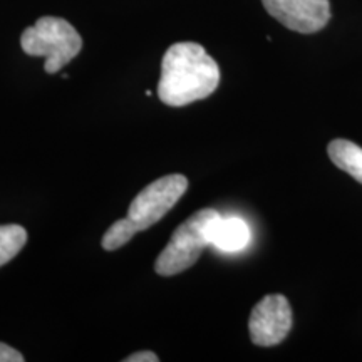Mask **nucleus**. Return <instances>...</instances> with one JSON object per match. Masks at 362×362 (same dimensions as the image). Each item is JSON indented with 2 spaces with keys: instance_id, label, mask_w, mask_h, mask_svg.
Returning <instances> with one entry per match:
<instances>
[{
  "instance_id": "nucleus-1",
  "label": "nucleus",
  "mask_w": 362,
  "mask_h": 362,
  "mask_svg": "<svg viewBox=\"0 0 362 362\" xmlns=\"http://www.w3.org/2000/svg\"><path fill=\"white\" fill-rule=\"evenodd\" d=\"M218 84L220 67L203 45L176 42L163 56L158 98L166 106L181 107L202 101L211 96Z\"/></svg>"
},
{
  "instance_id": "nucleus-2",
  "label": "nucleus",
  "mask_w": 362,
  "mask_h": 362,
  "mask_svg": "<svg viewBox=\"0 0 362 362\" xmlns=\"http://www.w3.org/2000/svg\"><path fill=\"white\" fill-rule=\"evenodd\" d=\"M21 45L27 56L45 57V72L56 74L81 52L83 39L66 19L45 16L22 33Z\"/></svg>"
},
{
  "instance_id": "nucleus-3",
  "label": "nucleus",
  "mask_w": 362,
  "mask_h": 362,
  "mask_svg": "<svg viewBox=\"0 0 362 362\" xmlns=\"http://www.w3.org/2000/svg\"><path fill=\"white\" fill-rule=\"evenodd\" d=\"M218 211L205 208L193 214L175 230L168 245L163 248L155 262V272L161 277H173L197 264L206 247H210V232Z\"/></svg>"
},
{
  "instance_id": "nucleus-4",
  "label": "nucleus",
  "mask_w": 362,
  "mask_h": 362,
  "mask_svg": "<svg viewBox=\"0 0 362 362\" xmlns=\"http://www.w3.org/2000/svg\"><path fill=\"white\" fill-rule=\"evenodd\" d=\"M188 180L183 175H166L158 178L136 194L128 208V218L139 232L156 225L187 193Z\"/></svg>"
},
{
  "instance_id": "nucleus-5",
  "label": "nucleus",
  "mask_w": 362,
  "mask_h": 362,
  "mask_svg": "<svg viewBox=\"0 0 362 362\" xmlns=\"http://www.w3.org/2000/svg\"><path fill=\"white\" fill-rule=\"evenodd\" d=\"M292 329V309L288 300L280 293H272L262 298L253 307L248 330L255 346H277L288 336Z\"/></svg>"
},
{
  "instance_id": "nucleus-6",
  "label": "nucleus",
  "mask_w": 362,
  "mask_h": 362,
  "mask_svg": "<svg viewBox=\"0 0 362 362\" xmlns=\"http://www.w3.org/2000/svg\"><path fill=\"white\" fill-rule=\"evenodd\" d=\"M274 19L298 34L319 33L330 19L329 0H262Z\"/></svg>"
},
{
  "instance_id": "nucleus-7",
  "label": "nucleus",
  "mask_w": 362,
  "mask_h": 362,
  "mask_svg": "<svg viewBox=\"0 0 362 362\" xmlns=\"http://www.w3.org/2000/svg\"><path fill=\"white\" fill-rule=\"evenodd\" d=\"M252 230L245 220L238 216H218L210 232V243L225 253L242 252L250 245Z\"/></svg>"
},
{
  "instance_id": "nucleus-8",
  "label": "nucleus",
  "mask_w": 362,
  "mask_h": 362,
  "mask_svg": "<svg viewBox=\"0 0 362 362\" xmlns=\"http://www.w3.org/2000/svg\"><path fill=\"white\" fill-rule=\"evenodd\" d=\"M329 158L339 170L362 183V148L349 139H334L327 148Z\"/></svg>"
},
{
  "instance_id": "nucleus-9",
  "label": "nucleus",
  "mask_w": 362,
  "mask_h": 362,
  "mask_svg": "<svg viewBox=\"0 0 362 362\" xmlns=\"http://www.w3.org/2000/svg\"><path fill=\"white\" fill-rule=\"evenodd\" d=\"M27 242V230L21 225L0 226V267L19 255Z\"/></svg>"
},
{
  "instance_id": "nucleus-10",
  "label": "nucleus",
  "mask_w": 362,
  "mask_h": 362,
  "mask_svg": "<svg viewBox=\"0 0 362 362\" xmlns=\"http://www.w3.org/2000/svg\"><path fill=\"white\" fill-rule=\"evenodd\" d=\"M138 232L139 230L136 228V225L128 218V216H126V218L116 220L115 223L106 230V233L103 235L101 245L104 250L115 252L117 248L124 247L126 243L131 242Z\"/></svg>"
},
{
  "instance_id": "nucleus-11",
  "label": "nucleus",
  "mask_w": 362,
  "mask_h": 362,
  "mask_svg": "<svg viewBox=\"0 0 362 362\" xmlns=\"http://www.w3.org/2000/svg\"><path fill=\"white\" fill-rule=\"evenodd\" d=\"M24 356L13 347L7 346V344L0 342V362H24Z\"/></svg>"
},
{
  "instance_id": "nucleus-12",
  "label": "nucleus",
  "mask_w": 362,
  "mask_h": 362,
  "mask_svg": "<svg viewBox=\"0 0 362 362\" xmlns=\"http://www.w3.org/2000/svg\"><path fill=\"white\" fill-rule=\"evenodd\" d=\"M124 362H158L160 357H158L155 352L151 351H141V352H134L128 357H124Z\"/></svg>"
}]
</instances>
